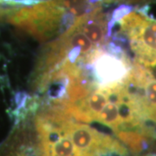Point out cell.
Listing matches in <instances>:
<instances>
[{"mask_svg": "<svg viewBox=\"0 0 156 156\" xmlns=\"http://www.w3.org/2000/svg\"><path fill=\"white\" fill-rule=\"evenodd\" d=\"M64 13V9L54 0L38 1L16 11L9 20L40 41H46L57 32L61 35Z\"/></svg>", "mask_w": 156, "mask_h": 156, "instance_id": "1", "label": "cell"}, {"mask_svg": "<svg viewBox=\"0 0 156 156\" xmlns=\"http://www.w3.org/2000/svg\"><path fill=\"white\" fill-rule=\"evenodd\" d=\"M62 127L83 156H103L110 153L123 155L127 153L126 148L116 140L99 133L88 125L76 123L73 122L72 119H68Z\"/></svg>", "mask_w": 156, "mask_h": 156, "instance_id": "2", "label": "cell"}, {"mask_svg": "<svg viewBox=\"0 0 156 156\" xmlns=\"http://www.w3.org/2000/svg\"><path fill=\"white\" fill-rule=\"evenodd\" d=\"M88 63L98 88L122 82L130 70L127 57L115 56L98 48L93 51Z\"/></svg>", "mask_w": 156, "mask_h": 156, "instance_id": "3", "label": "cell"}, {"mask_svg": "<svg viewBox=\"0 0 156 156\" xmlns=\"http://www.w3.org/2000/svg\"><path fill=\"white\" fill-rule=\"evenodd\" d=\"M108 20L106 16L101 12V7L84 17L76 19L73 25L92 42L95 47L105 44L108 40Z\"/></svg>", "mask_w": 156, "mask_h": 156, "instance_id": "4", "label": "cell"}, {"mask_svg": "<svg viewBox=\"0 0 156 156\" xmlns=\"http://www.w3.org/2000/svg\"><path fill=\"white\" fill-rule=\"evenodd\" d=\"M40 149L44 156H83L77 147L74 145L71 139L64 132V129L56 141L50 145L40 147Z\"/></svg>", "mask_w": 156, "mask_h": 156, "instance_id": "5", "label": "cell"}, {"mask_svg": "<svg viewBox=\"0 0 156 156\" xmlns=\"http://www.w3.org/2000/svg\"><path fill=\"white\" fill-rule=\"evenodd\" d=\"M95 121L113 128L116 133L120 131L122 128V120L119 114L118 102L108 100V102L96 116Z\"/></svg>", "mask_w": 156, "mask_h": 156, "instance_id": "6", "label": "cell"}, {"mask_svg": "<svg viewBox=\"0 0 156 156\" xmlns=\"http://www.w3.org/2000/svg\"><path fill=\"white\" fill-rule=\"evenodd\" d=\"M17 156H40L38 151L33 147H23L18 151Z\"/></svg>", "mask_w": 156, "mask_h": 156, "instance_id": "7", "label": "cell"}, {"mask_svg": "<svg viewBox=\"0 0 156 156\" xmlns=\"http://www.w3.org/2000/svg\"><path fill=\"white\" fill-rule=\"evenodd\" d=\"M100 0H91V2H93V3H96V2H99Z\"/></svg>", "mask_w": 156, "mask_h": 156, "instance_id": "8", "label": "cell"}, {"mask_svg": "<svg viewBox=\"0 0 156 156\" xmlns=\"http://www.w3.org/2000/svg\"><path fill=\"white\" fill-rule=\"evenodd\" d=\"M1 1H2V2H3V1H5V0H0V2H1Z\"/></svg>", "mask_w": 156, "mask_h": 156, "instance_id": "9", "label": "cell"}]
</instances>
